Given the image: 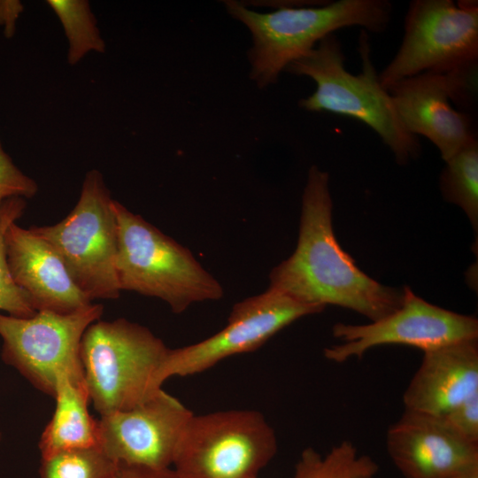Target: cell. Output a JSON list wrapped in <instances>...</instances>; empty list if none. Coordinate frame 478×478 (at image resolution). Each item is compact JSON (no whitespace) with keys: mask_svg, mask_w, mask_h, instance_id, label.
<instances>
[{"mask_svg":"<svg viewBox=\"0 0 478 478\" xmlns=\"http://www.w3.org/2000/svg\"><path fill=\"white\" fill-rule=\"evenodd\" d=\"M439 417L461 439L478 444V394Z\"/></svg>","mask_w":478,"mask_h":478,"instance_id":"cb8c5ba5","label":"cell"},{"mask_svg":"<svg viewBox=\"0 0 478 478\" xmlns=\"http://www.w3.org/2000/svg\"><path fill=\"white\" fill-rule=\"evenodd\" d=\"M478 394V339L423 351L404 391L405 412L442 416Z\"/></svg>","mask_w":478,"mask_h":478,"instance_id":"2e32d148","label":"cell"},{"mask_svg":"<svg viewBox=\"0 0 478 478\" xmlns=\"http://www.w3.org/2000/svg\"><path fill=\"white\" fill-rule=\"evenodd\" d=\"M118 463L99 446L42 457L40 478H113Z\"/></svg>","mask_w":478,"mask_h":478,"instance_id":"44dd1931","label":"cell"},{"mask_svg":"<svg viewBox=\"0 0 478 478\" xmlns=\"http://www.w3.org/2000/svg\"><path fill=\"white\" fill-rule=\"evenodd\" d=\"M25 208L22 197H12L0 204V310L23 318L33 316L37 311L12 277L6 258L5 233L22 216Z\"/></svg>","mask_w":478,"mask_h":478,"instance_id":"7402d4cb","label":"cell"},{"mask_svg":"<svg viewBox=\"0 0 478 478\" xmlns=\"http://www.w3.org/2000/svg\"><path fill=\"white\" fill-rule=\"evenodd\" d=\"M448 478H478V466H474L465 471L459 472Z\"/></svg>","mask_w":478,"mask_h":478,"instance_id":"4316f807","label":"cell"},{"mask_svg":"<svg viewBox=\"0 0 478 478\" xmlns=\"http://www.w3.org/2000/svg\"><path fill=\"white\" fill-rule=\"evenodd\" d=\"M377 463L367 455H359L350 441H343L325 455L313 448L305 449L296 464L293 478H355L374 476Z\"/></svg>","mask_w":478,"mask_h":478,"instance_id":"ac0fdd59","label":"cell"},{"mask_svg":"<svg viewBox=\"0 0 478 478\" xmlns=\"http://www.w3.org/2000/svg\"><path fill=\"white\" fill-rule=\"evenodd\" d=\"M5 251L14 282L37 312L70 313L92 303L75 284L55 249L31 228L12 223L5 233Z\"/></svg>","mask_w":478,"mask_h":478,"instance_id":"9a60e30c","label":"cell"},{"mask_svg":"<svg viewBox=\"0 0 478 478\" xmlns=\"http://www.w3.org/2000/svg\"><path fill=\"white\" fill-rule=\"evenodd\" d=\"M103 312V305L91 303L70 313L38 311L23 318L0 312L2 358L53 397L59 379L85 380L81 339Z\"/></svg>","mask_w":478,"mask_h":478,"instance_id":"9c48e42d","label":"cell"},{"mask_svg":"<svg viewBox=\"0 0 478 478\" xmlns=\"http://www.w3.org/2000/svg\"><path fill=\"white\" fill-rule=\"evenodd\" d=\"M277 447L274 430L258 411L193 414L173 469L180 478H251L273 459Z\"/></svg>","mask_w":478,"mask_h":478,"instance_id":"ba28073f","label":"cell"},{"mask_svg":"<svg viewBox=\"0 0 478 478\" xmlns=\"http://www.w3.org/2000/svg\"><path fill=\"white\" fill-rule=\"evenodd\" d=\"M113 478H180L171 468H151L143 466L118 463Z\"/></svg>","mask_w":478,"mask_h":478,"instance_id":"d4e9b609","label":"cell"},{"mask_svg":"<svg viewBox=\"0 0 478 478\" xmlns=\"http://www.w3.org/2000/svg\"><path fill=\"white\" fill-rule=\"evenodd\" d=\"M37 190L36 182L14 165L0 141V204L12 197L30 198Z\"/></svg>","mask_w":478,"mask_h":478,"instance_id":"603a6c76","label":"cell"},{"mask_svg":"<svg viewBox=\"0 0 478 478\" xmlns=\"http://www.w3.org/2000/svg\"><path fill=\"white\" fill-rule=\"evenodd\" d=\"M402 305L389 315L366 325L333 326L343 343L325 348L324 357L335 363L361 358L372 348L400 344L422 351L449 343L478 339V320L429 304L405 287Z\"/></svg>","mask_w":478,"mask_h":478,"instance_id":"30bf717a","label":"cell"},{"mask_svg":"<svg viewBox=\"0 0 478 478\" xmlns=\"http://www.w3.org/2000/svg\"><path fill=\"white\" fill-rule=\"evenodd\" d=\"M53 397L55 412L39 442L42 457L99 446L98 423L88 409L90 398L85 380L59 379Z\"/></svg>","mask_w":478,"mask_h":478,"instance_id":"e0dca14e","label":"cell"},{"mask_svg":"<svg viewBox=\"0 0 478 478\" xmlns=\"http://www.w3.org/2000/svg\"><path fill=\"white\" fill-rule=\"evenodd\" d=\"M63 25L68 40L67 60L78 63L87 53L104 52L105 44L96 26L89 4L84 0H48Z\"/></svg>","mask_w":478,"mask_h":478,"instance_id":"ffe728a7","label":"cell"},{"mask_svg":"<svg viewBox=\"0 0 478 478\" xmlns=\"http://www.w3.org/2000/svg\"><path fill=\"white\" fill-rule=\"evenodd\" d=\"M118 225L116 271L120 288L166 303L181 313L223 297L221 284L191 251L142 216L112 201Z\"/></svg>","mask_w":478,"mask_h":478,"instance_id":"277c9868","label":"cell"},{"mask_svg":"<svg viewBox=\"0 0 478 478\" xmlns=\"http://www.w3.org/2000/svg\"><path fill=\"white\" fill-rule=\"evenodd\" d=\"M21 11L22 5L18 1H0V24L7 36L14 33L15 21Z\"/></svg>","mask_w":478,"mask_h":478,"instance_id":"484cf974","label":"cell"},{"mask_svg":"<svg viewBox=\"0 0 478 478\" xmlns=\"http://www.w3.org/2000/svg\"><path fill=\"white\" fill-rule=\"evenodd\" d=\"M476 73H423L387 89L408 132L422 135L447 161L476 138L471 116L455 110L450 100L467 104L476 89Z\"/></svg>","mask_w":478,"mask_h":478,"instance_id":"7c38bea8","label":"cell"},{"mask_svg":"<svg viewBox=\"0 0 478 478\" xmlns=\"http://www.w3.org/2000/svg\"><path fill=\"white\" fill-rule=\"evenodd\" d=\"M446 162L440 176L443 198L459 205L477 233L478 227V141L472 140Z\"/></svg>","mask_w":478,"mask_h":478,"instance_id":"d6986e66","label":"cell"},{"mask_svg":"<svg viewBox=\"0 0 478 478\" xmlns=\"http://www.w3.org/2000/svg\"><path fill=\"white\" fill-rule=\"evenodd\" d=\"M386 448L405 478H448L478 466V444L461 439L436 416L404 411L387 430Z\"/></svg>","mask_w":478,"mask_h":478,"instance_id":"5bb4252c","label":"cell"},{"mask_svg":"<svg viewBox=\"0 0 478 478\" xmlns=\"http://www.w3.org/2000/svg\"><path fill=\"white\" fill-rule=\"evenodd\" d=\"M355 478H374V476H359V477H355Z\"/></svg>","mask_w":478,"mask_h":478,"instance_id":"83f0119b","label":"cell"},{"mask_svg":"<svg viewBox=\"0 0 478 478\" xmlns=\"http://www.w3.org/2000/svg\"><path fill=\"white\" fill-rule=\"evenodd\" d=\"M1 440H2V434H1V432H0V442H1Z\"/></svg>","mask_w":478,"mask_h":478,"instance_id":"f1b7e54d","label":"cell"},{"mask_svg":"<svg viewBox=\"0 0 478 478\" xmlns=\"http://www.w3.org/2000/svg\"><path fill=\"white\" fill-rule=\"evenodd\" d=\"M324 309L268 288L234 305L227 326L215 335L194 344L170 349L162 380L198 374L230 356L252 351L293 321Z\"/></svg>","mask_w":478,"mask_h":478,"instance_id":"8fae6325","label":"cell"},{"mask_svg":"<svg viewBox=\"0 0 478 478\" xmlns=\"http://www.w3.org/2000/svg\"><path fill=\"white\" fill-rule=\"evenodd\" d=\"M227 12L247 27L253 44L249 50L250 75L263 89L325 36L349 27L382 33L389 25L392 5L387 0H338L320 7H282L260 13L242 4L225 1Z\"/></svg>","mask_w":478,"mask_h":478,"instance_id":"3957f363","label":"cell"},{"mask_svg":"<svg viewBox=\"0 0 478 478\" xmlns=\"http://www.w3.org/2000/svg\"><path fill=\"white\" fill-rule=\"evenodd\" d=\"M395 57L379 73L389 87L423 73H477L478 3L474 0H413Z\"/></svg>","mask_w":478,"mask_h":478,"instance_id":"52a82bcc","label":"cell"},{"mask_svg":"<svg viewBox=\"0 0 478 478\" xmlns=\"http://www.w3.org/2000/svg\"><path fill=\"white\" fill-rule=\"evenodd\" d=\"M251 478H258L257 476H254V477H251Z\"/></svg>","mask_w":478,"mask_h":478,"instance_id":"f546056e","label":"cell"},{"mask_svg":"<svg viewBox=\"0 0 478 478\" xmlns=\"http://www.w3.org/2000/svg\"><path fill=\"white\" fill-rule=\"evenodd\" d=\"M367 32L358 40L361 71L352 74L344 66L341 42L335 34L322 38L284 71L314 81L315 91L299 102L310 112H328L361 121L372 128L391 150L397 163L416 158L421 147L418 136L403 125L389 92L382 86L371 59Z\"/></svg>","mask_w":478,"mask_h":478,"instance_id":"7a4b0ae2","label":"cell"},{"mask_svg":"<svg viewBox=\"0 0 478 478\" xmlns=\"http://www.w3.org/2000/svg\"><path fill=\"white\" fill-rule=\"evenodd\" d=\"M192 415L176 397L161 389L132 409L101 415L99 447L117 463L171 467Z\"/></svg>","mask_w":478,"mask_h":478,"instance_id":"4fadbf2b","label":"cell"},{"mask_svg":"<svg viewBox=\"0 0 478 478\" xmlns=\"http://www.w3.org/2000/svg\"><path fill=\"white\" fill-rule=\"evenodd\" d=\"M328 174L310 167L302 197L296 250L269 274L270 289L299 302L341 306L378 320L403 301V291L370 278L337 243L332 226Z\"/></svg>","mask_w":478,"mask_h":478,"instance_id":"6da1fadb","label":"cell"},{"mask_svg":"<svg viewBox=\"0 0 478 478\" xmlns=\"http://www.w3.org/2000/svg\"><path fill=\"white\" fill-rule=\"evenodd\" d=\"M169 348L147 328L120 318L85 331L81 359L90 401L101 414L132 409L162 389Z\"/></svg>","mask_w":478,"mask_h":478,"instance_id":"5b68a950","label":"cell"},{"mask_svg":"<svg viewBox=\"0 0 478 478\" xmlns=\"http://www.w3.org/2000/svg\"><path fill=\"white\" fill-rule=\"evenodd\" d=\"M112 199L97 170L89 172L77 204L61 221L32 227L63 260L69 274L92 302L114 299L121 291L116 271L118 225Z\"/></svg>","mask_w":478,"mask_h":478,"instance_id":"8992f818","label":"cell"}]
</instances>
